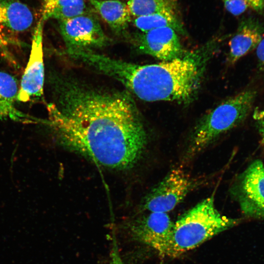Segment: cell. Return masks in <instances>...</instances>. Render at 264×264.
<instances>
[{
  "mask_svg": "<svg viewBox=\"0 0 264 264\" xmlns=\"http://www.w3.org/2000/svg\"><path fill=\"white\" fill-rule=\"evenodd\" d=\"M113 247L111 252L110 258L106 264H124L119 255L115 240L113 239Z\"/></svg>",
  "mask_w": 264,
  "mask_h": 264,
  "instance_id": "cell-19",
  "label": "cell"
},
{
  "mask_svg": "<svg viewBox=\"0 0 264 264\" xmlns=\"http://www.w3.org/2000/svg\"><path fill=\"white\" fill-rule=\"evenodd\" d=\"M58 21L66 49L93 50L109 43L110 39L92 13Z\"/></svg>",
  "mask_w": 264,
  "mask_h": 264,
  "instance_id": "cell-6",
  "label": "cell"
},
{
  "mask_svg": "<svg viewBox=\"0 0 264 264\" xmlns=\"http://www.w3.org/2000/svg\"><path fill=\"white\" fill-rule=\"evenodd\" d=\"M90 13L85 0H50L43 2L41 19L60 21Z\"/></svg>",
  "mask_w": 264,
  "mask_h": 264,
  "instance_id": "cell-15",
  "label": "cell"
},
{
  "mask_svg": "<svg viewBox=\"0 0 264 264\" xmlns=\"http://www.w3.org/2000/svg\"><path fill=\"white\" fill-rule=\"evenodd\" d=\"M256 96L247 89L228 98L203 116L193 130L188 154L200 153L220 135L242 123L249 114Z\"/></svg>",
  "mask_w": 264,
  "mask_h": 264,
  "instance_id": "cell-4",
  "label": "cell"
},
{
  "mask_svg": "<svg viewBox=\"0 0 264 264\" xmlns=\"http://www.w3.org/2000/svg\"><path fill=\"white\" fill-rule=\"evenodd\" d=\"M49 0H42V2H45Z\"/></svg>",
  "mask_w": 264,
  "mask_h": 264,
  "instance_id": "cell-23",
  "label": "cell"
},
{
  "mask_svg": "<svg viewBox=\"0 0 264 264\" xmlns=\"http://www.w3.org/2000/svg\"><path fill=\"white\" fill-rule=\"evenodd\" d=\"M216 46L211 43L180 57L144 65L98 54L92 65L94 71L118 81L141 100L187 104L196 96Z\"/></svg>",
  "mask_w": 264,
  "mask_h": 264,
  "instance_id": "cell-2",
  "label": "cell"
},
{
  "mask_svg": "<svg viewBox=\"0 0 264 264\" xmlns=\"http://www.w3.org/2000/svg\"><path fill=\"white\" fill-rule=\"evenodd\" d=\"M256 55L259 67L261 70L264 71V38L261 41L256 48Z\"/></svg>",
  "mask_w": 264,
  "mask_h": 264,
  "instance_id": "cell-20",
  "label": "cell"
},
{
  "mask_svg": "<svg viewBox=\"0 0 264 264\" xmlns=\"http://www.w3.org/2000/svg\"><path fill=\"white\" fill-rule=\"evenodd\" d=\"M225 8L232 14L238 16L249 7L245 0H222Z\"/></svg>",
  "mask_w": 264,
  "mask_h": 264,
  "instance_id": "cell-18",
  "label": "cell"
},
{
  "mask_svg": "<svg viewBox=\"0 0 264 264\" xmlns=\"http://www.w3.org/2000/svg\"><path fill=\"white\" fill-rule=\"evenodd\" d=\"M19 87L16 79L11 74L0 70V119L22 123H43L37 118L19 110L16 105Z\"/></svg>",
  "mask_w": 264,
  "mask_h": 264,
  "instance_id": "cell-12",
  "label": "cell"
},
{
  "mask_svg": "<svg viewBox=\"0 0 264 264\" xmlns=\"http://www.w3.org/2000/svg\"><path fill=\"white\" fill-rule=\"evenodd\" d=\"M194 185L193 179L183 170L174 169L145 196L142 209L167 213L184 199Z\"/></svg>",
  "mask_w": 264,
  "mask_h": 264,
  "instance_id": "cell-5",
  "label": "cell"
},
{
  "mask_svg": "<svg viewBox=\"0 0 264 264\" xmlns=\"http://www.w3.org/2000/svg\"><path fill=\"white\" fill-rule=\"evenodd\" d=\"M138 49L163 61H170L184 55L177 32L170 27H162L138 33L133 36Z\"/></svg>",
  "mask_w": 264,
  "mask_h": 264,
  "instance_id": "cell-10",
  "label": "cell"
},
{
  "mask_svg": "<svg viewBox=\"0 0 264 264\" xmlns=\"http://www.w3.org/2000/svg\"><path fill=\"white\" fill-rule=\"evenodd\" d=\"M56 88V100L47 104L44 124L61 145L109 169L126 170L137 162L147 135L130 92L68 78Z\"/></svg>",
  "mask_w": 264,
  "mask_h": 264,
  "instance_id": "cell-1",
  "label": "cell"
},
{
  "mask_svg": "<svg viewBox=\"0 0 264 264\" xmlns=\"http://www.w3.org/2000/svg\"><path fill=\"white\" fill-rule=\"evenodd\" d=\"M34 22L29 7L20 0H0V49L19 45L20 35Z\"/></svg>",
  "mask_w": 264,
  "mask_h": 264,
  "instance_id": "cell-9",
  "label": "cell"
},
{
  "mask_svg": "<svg viewBox=\"0 0 264 264\" xmlns=\"http://www.w3.org/2000/svg\"><path fill=\"white\" fill-rule=\"evenodd\" d=\"M88 0L114 32L121 34L127 28L132 15L127 3L119 0Z\"/></svg>",
  "mask_w": 264,
  "mask_h": 264,
  "instance_id": "cell-14",
  "label": "cell"
},
{
  "mask_svg": "<svg viewBox=\"0 0 264 264\" xmlns=\"http://www.w3.org/2000/svg\"><path fill=\"white\" fill-rule=\"evenodd\" d=\"M264 27L258 21L249 18L243 21L229 42L228 60L234 64L256 49L263 39Z\"/></svg>",
  "mask_w": 264,
  "mask_h": 264,
  "instance_id": "cell-13",
  "label": "cell"
},
{
  "mask_svg": "<svg viewBox=\"0 0 264 264\" xmlns=\"http://www.w3.org/2000/svg\"><path fill=\"white\" fill-rule=\"evenodd\" d=\"M127 4L131 15L135 18L174 10L170 0H128Z\"/></svg>",
  "mask_w": 264,
  "mask_h": 264,
  "instance_id": "cell-17",
  "label": "cell"
},
{
  "mask_svg": "<svg viewBox=\"0 0 264 264\" xmlns=\"http://www.w3.org/2000/svg\"><path fill=\"white\" fill-rule=\"evenodd\" d=\"M238 222V220L220 213L212 195L183 214L174 224L167 256H180Z\"/></svg>",
  "mask_w": 264,
  "mask_h": 264,
  "instance_id": "cell-3",
  "label": "cell"
},
{
  "mask_svg": "<svg viewBox=\"0 0 264 264\" xmlns=\"http://www.w3.org/2000/svg\"><path fill=\"white\" fill-rule=\"evenodd\" d=\"M256 116L257 119L259 121L261 131L264 139V110L258 111Z\"/></svg>",
  "mask_w": 264,
  "mask_h": 264,
  "instance_id": "cell-22",
  "label": "cell"
},
{
  "mask_svg": "<svg viewBox=\"0 0 264 264\" xmlns=\"http://www.w3.org/2000/svg\"><path fill=\"white\" fill-rule=\"evenodd\" d=\"M41 18L34 30L29 59L21 79L18 101L27 102L41 98L44 93V67L43 26Z\"/></svg>",
  "mask_w": 264,
  "mask_h": 264,
  "instance_id": "cell-7",
  "label": "cell"
},
{
  "mask_svg": "<svg viewBox=\"0 0 264 264\" xmlns=\"http://www.w3.org/2000/svg\"><path fill=\"white\" fill-rule=\"evenodd\" d=\"M174 224L166 213L149 212L128 224L132 237L137 241L167 256Z\"/></svg>",
  "mask_w": 264,
  "mask_h": 264,
  "instance_id": "cell-8",
  "label": "cell"
},
{
  "mask_svg": "<svg viewBox=\"0 0 264 264\" xmlns=\"http://www.w3.org/2000/svg\"><path fill=\"white\" fill-rule=\"evenodd\" d=\"M249 6L257 12L264 9V0H245Z\"/></svg>",
  "mask_w": 264,
  "mask_h": 264,
  "instance_id": "cell-21",
  "label": "cell"
},
{
  "mask_svg": "<svg viewBox=\"0 0 264 264\" xmlns=\"http://www.w3.org/2000/svg\"><path fill=\"white\" fill-rule=\"evenodd\" d=\"M133 24L142 32L162 27H170L176 32L184 34L181 22L174 10H166L153 14L139 17L134 19Z\"/></svg>",
  "mask_w": 264,
  "mask_h": 264,
  "instance_id": "cell-16",
  "label": "cell"
},
{
  "mask_svg": "<svg viewBox=\"0 0 264 264\" xmlns=\"http://www.w3.org/2000/svg\"><path fill=\"white\" fill-rule=\"evenodd\" d=\"M239 200L247 215L264 217V166L254 161L243 173L239 184Z\"/></svg>",
  "mask_w": 264,
  "mask_h": 264,
  "instance_id": "cell-11",
  "label": "cell"
}]
</instances>
